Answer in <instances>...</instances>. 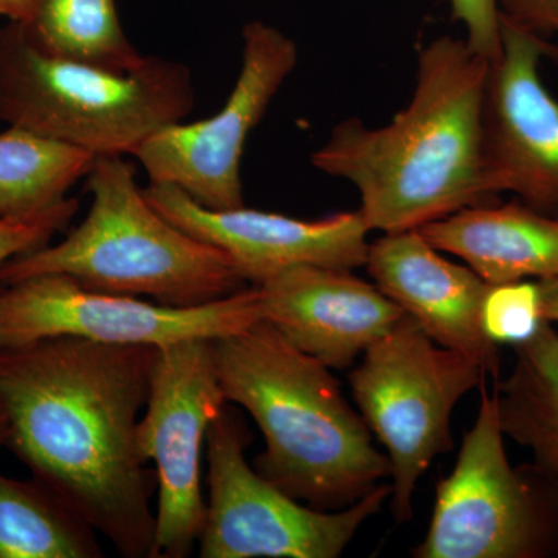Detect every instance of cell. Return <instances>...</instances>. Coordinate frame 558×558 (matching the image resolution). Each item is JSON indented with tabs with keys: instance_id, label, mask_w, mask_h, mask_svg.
I'll use <instances>...</instances> for the list:
<instances>
[{
	"instance_id": "5bb4252c",
	"label": "cell",
	"mask_w": 558,
	"mask_h": 558,
	"mask_svg": "<svg viewBox=\"0 0 558 558\" xmlns=\"http://www.w3.org/2000/svg\"><path fill=\"white\" fill-rule=\"evenodd\" d=\"M264 322L329 369H347L405 315L351 270L299 266L256 286Z\"/></svg>"
},
{
	"instance_id": "484cf974",
	"label": "cell",
	"mask_w": 558,
	"mask_h": 558,
	"mask_svg": "<svg viewBox=\"0 0 558 558\" xmlns=\"http://www.w3.org/2000/svg\"><path fill=\"white\" fill-rule=\"evenodd\" d=\"M36 0H0V16L11 22H27L35 9Z\"/></svg>"
},
{
	"instance_id": "ffe728a7",
	"label": "cell",
	"mask_w": 558,
	"mask_h": 558,
	"mask_svg": "<svg viewBox=\"0 0 558 558\" xmlns=\"http://www.w3.org/2000/svg\"><path fill=\"white\" fill-rule=\"evenodd\" d=\"M22 24L44 49L68 60L120 73L146 60L121 27L116 0H36Z\"/></svg>"
},
{
	"instance_id": "d4e9b609",
	"label": "cell",
	"mask_w": 558,
	"mask_h": 558,
	"mask_svg": "<svg viewBox=\"0 0 558 558\" xmlns=\"http://www.w3.org/2000/svg\"><path fill=\"white\" fill-rule=\"evenodd\" d=\"M537 284L543 319L554 325L558 323V278L542 279Z\"/></svg>"
},
{
	"instance_id": "6da1fadb",
	"label": "cell",
	"mask_w": 558,
	"mask_h": 558,
	"mask_svg": "<svg viewBox=\"0 0 558 558\" xmlns=\"http://www.w3.org/2000/svg\"><path fill=\"white\" fill-rule=\"evenodd\" d=\"M156 354L78 337L0 349L7 449L126 558H150L156 532L137 442Z\"/></svg>"
},
{
	"instance_id": "5b68a950",
	"label": "cell",
	"mask_w": 558,
	"mask_h": 558,
	"mask_svg": "<svg viewBox=\"0 0 558 558\" xmlns=\"http://www.w3.org/2000/svg\"><path fill=\"white\" fill-rule=\"evenodd\" d=\"M196 105L185 64L146 57L112 72L44 49L27 25L0 28V121L92 156H134Z\"/></svg>"
},
{
	"instance_id": "7c38bea8",
	"label": "cell",
	"mask_w": 558,
	"mask_h": 558,
	"mask_svg": "<svg viewBox=\"0 0 558 558\" xmlns=\"http://www.w3.org/2000/svg\"><path fill=\"white\" fill-rule=\"evenodd\" d=\"M501 53L488 64L483 156L488 189L512 193L558 219V101L543 86L539 64L553 46L501 16Z\"/></svg>"
},
{
	"instance_id": "4fadbf2b",
	"label": "cell",
	"mask_w": 558,
	"mask_h": 558,
	"mask_svg": "<svg viewBox=\"0 0 558 558\" xmlns=\"http://www.w3.org/2000/svg\"><path fill=\"white\" fill-rule=\"evenodd\" d=\"M145 194L179 229L222 250L248 286L292 267L354 270L368 259L371 229L360 211L304 220L247 207L215 211L160 183H149Z\"/></svg>"
},
{
	"instance_id": "30bf717a",
	"label": "cell",
	"mask_w": 558,
	"mask_h": 558,
	"mask_svg": "<svg viewBox=\"0 0 558 558\" xmlns=\"http://www.w3.org/2000/svg\"><path fill=\"white\" fill-rule=\"evenodd\" d=\"M227 403L215 340L190 339L157 348L148 402L137 425L140 454L156 465L150 558H186L199 542L207 517L202 453L209 425Z\"/></svg>"
},
{
	"instance_id": "7a4b0ae2",
	"label": "cell",
	"mask_w": 558,
	"mask_h": 558,
	"mask_svg": "<svg viewBox=\"0 0 558 558\" xmlns=\"http://www.w3.org/2000/svg\"><path fill=\"white\" fill-rule=\"evenodd\" d=\"M488 64L465 39L440 36L417 53L409 105L381 128L341 121L311 156L315 170L359 191L371 230H417L497 202L483 156Z\"/></svg>"
},
{
	"instance_id": "ba28073f",
	"label": "cell",
	"mask_w": 558,
	"mask_h": 558,
	"mask_svg": "<svg viewBox=\"0 0 558 558\" xmlns=\"http://www.w3.org/2000/svg\"><path fill=\"white\" fill-rule=\"evenodd\" d=\"M250 439L230 403L209 425L201 558H337L391 497V484H380L349 508H311L248 465L244 451Z\"/></svg>"
},
{
	"instance_id": "e0dca14e",
	"label": "cell",
	"mask_w": 558,
	"mask_h": 558,
	"mask_svg": "<svg viewBox=\"0 0 558 558\" xmlns=\"http://www.w3.org/2000/svg\"><path fill=\"white\" fill-rule=\"evenodd\" d=\"M494 391L502 433L531 450L535 465L558 487V332L543 323Z\"/></svg>"
},
{
	"instance_id": "44dd1931",
	"label": "cell",
	"mask_w": 558,
	"mask_h": 558,
	"mask_svg": "<svg viewBox=\"0 0 558 558\" xmlns=\"http://www.w3.org/2000/svg\"><path fill=\"white\" fill-rule=\"evenodd\" d=\"M483 328L495 344L515 348L542 328V304L537 281L490 284L483 304Z\"/></svg>"
},
{
	"instance_id": "8fae6325",
	"label": "cell",
	"mask_w": 558,
	"mask_h": 558,
	"mask_svg": "<svg viewBox=\"0 0 558 558\" xmlns=\"http://www.w3.org/2000/svg\"><path fill=\"white\" fill-rule=\"evenodd\" d=\"M242 43L240 76L222 109L205 120L163 128L134 154L150 183L178 186L215 211L245 207V143L299 62L295 40L266 22L245 25Z\"/></svg>"
},
{
	"instance_id": "4316f807",
	"label": "cell",
	"mask_w": 558,
	"mask_h": 558,
	"mask_svg": "<svg viewBox=\"0 0 558 558\" xmlns=\"http://www.w3.org/2000/svg\"><path fill=\"white\" fill-rule=\"evenodd\" d=\"M7 433H9V424H7L5 413H3L2 407H0V449L5 447Z\"/></svg>"
},
{
	"instance_id": "277c9868",
	"label": "cell",
	"mask_w": 558,
	"mask_h": 558,
	"mask_svg": "<svg viewBox=\"0 0 558 558\" xmlns=\"http://www.w3.org/2000/svg\"><path fill=\"white\" fill-rule=\"evenodd\" d=\"M86 219L58 244L0 264V284L60 274L84 288L197 307L248 288L222 250L160 215L123 157L101 156L86 178Z\"/></svg>"
},
{
	"instance_id": "ac0fdd59",
	"label": "cell",
	"mask_w": 558,
	"mask_h": 558,
	"mask_svg": "<svg viewBox=\"0 0 558 558\" xmlns=\"http://www.w3.org/2000/svg\"><path fill=\"white\" fill-rule=\"evenodd\" d=\"M95 159L86 150L9 126L0 134V218L38 220L78 211L69 190L87 178Z\"/></svg>"
},
{
	"instance_id": "3957f363",
	"label": "cell",
	"mask_w": 558,
	"mask_h": 558,
	"mask_svg": "<svg viewBox=\"0 0 558 558\" xmlns=\"http://www.w3.org/2000/svg\"><path fill=\"white\" fill-rule=\"evenodd\" d=\"M215 355L227 402L263 433L266 450L253 468L274 486L311 508L340 510L391 478L387 454L328 366L269 323L216 339Z\"/></svg>"
},
{
	"instance_id": "9c48e42d",
	"label": "cell",
	"mask_w": 558,
	"mask_h": 558,
	"mask_svg": "<svg viewBox=\"0 0 558 558\" xmlns=\"http://www.w3.org/2000/svg\"><path fill=\"white\" fill-rule=\"evenodd\" d=\"M259 319L256 286L205 306L171 307L87 289L60 274L0 284V349L53 337L159 348L190 339H222Z\"/></svg>"
},
{
	"instance_id": "603a6c76",
	"label": "cell",
	"mask_w": 558,
	"mask_h": 558,
	"mask_svg": "<svg viewBox=\"0 0 558 558\" xmlns=\"http://www.w3.org/2000/svg\"><path fill=\"white\" fill-rule=\"evenodd\" d=\"M76 213H61L38 220L0 218V264L50 244L51 238L68 229Z\"/></svg>"
},
{
	"instance_id": "7402d4cb",
	"label": "cell",
	"mask_w": 558,
	"mask_h": 558,
	"mask_svg": "<svg viewBox=\"0 0 558 558\" xmlns=\"http://www.w3.org/2000/svg\"><path fill=\"white\" fill-rule=\"evenodd\" d=\"M451 16L461 22L465 43L484 60L501 53V11L499 0H450Z\"/></svg>"
},
{
	"instance_id": "2e32d148",
	"label": "cell",
	"mask_w": 558,
	"mask_h": 558,
	"mask_svg": "<svg viewBox=\"0 0 558 558\" xmlns=\"http://www.w3.org/2000/svg\"><path fill=\"white\" fill-rule=\"evenodd\" d=\"M417 230L488 284L558 278V219L520 201L464 208Z\"/></svg>"
},
{
	"instance_id": "9a60e30c",
	"label": "cell",
	"mask_w": 558,
	"mask_h": 558,
	"mask_svg": "<svg viewBox=\"0 0 558 558\" xmlns=\"http://www.w3.org/2000/svg\"><path fill=\"white\" fill-rule=\"evenodd\" d=\"M365 267L374 284L429 339L497 376L499 347L488 339L481 318L490 284L478 274L444 258L418 230L385 233L369 244Z\"/></svg>"
},
{
	"instance_id": "d6986e66",
	"label": "cell",
	"mask_w": 558,
	"mask_h": 558,
	"mask_svg": "<svg viewBox=\"0 0 558 558\" xmlns=\"http://www.w3.org/2000/svg\"><path fill=\"white\" fill-rule=\"evenodd\" d=\"M97 534L43 481L0 472V558H101Z\"/></svg>"
},
{
	"instance_id": "52a82bcc",
	"label": "cell",
	"mask_w": 558,
	"mask_h": 558,
	"mask_svg": "<svg viewBox=\"0 0 558 558\" xmlns=\"http://www.w3.org/2000/svg\"><path fill=\"white\" fill-rule=\"evenodd\" d=\"M494 396L481 389L475 424L436 488L417 558L558 557V487L534 464H510Z\"/></svg>"
},
{
	"instance_id": "8992f818",
	"label": "cell",
	"mask_w": 558,
	"mask_h": 558,
	"mask_svg": "<svg viewBox=\"0 0 558 558\" xmlns=\"http://www.w3.org/2000/svg\"><path fill=\"white\" fill-rule=\"evenodd\" d=\"M484 377L476 360L439 347L407 314L349 374L363 421L387 449L389 502L398 523L413 519L417 481L439 454L453 449L451 414Z\"/></svg>"
},
{
	"instance_id": "cb8c5ba5",
	"label": "cell",
	"mask_w": 558,
	"mask_h": 558,
	"mask_svg": "<svg viewBox=\"0 0 558 558\" xmlns=\"http://www.w3.org/2000/svg\"><path fill=\"white\" fill-rule=\"evenodd\" d=\"M499 11L517 27L549 43L558 58V0H499Z\"/></svg>"
}]
</instances>
